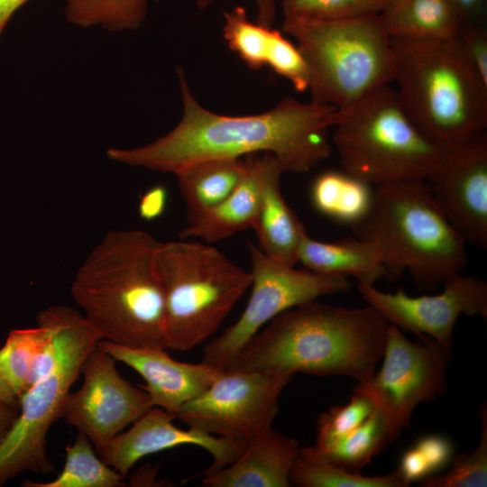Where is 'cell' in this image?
Masks as SVG:
<instances>
[{"instance_id": "cell-1", "label": "cell", "mask_w": 487, "mask_h": 487, "mask_svg": "<svg viewBox=\"0 0 487 487\" xmlns=\"http://www.w3.org/2000/svg\"><path fill=\"white\" fill-rule=\"evenodd\" d=\"M177 75L183 104L179 123L144 146L107 149L109 160L176 174L199 161L241 158L262 152L275 156L284 172L302 174L329 156V131L341 115L336 108L287 96L262 114L217 115L196 100L182 68L177 69Z\"/></svg>"}, {"instance_id": "cell-2", "label": "cell", "mask_w": 487, "mask_h": 487, "mask_svg": "<svg viewBox=\"0 0 487 487\" xmlns=\"http://www.w3.org/2000/svg\"><path fill=\"white\" fill-rule=\"evenodd\" d=\"M388 326L369 305L343 308L315 299L271 319L225 370L343 375L363 383L382 358Z\"/></svg>"}, {"instance_id": "cell-3", "label": "cell", "mask_w": 487, "mask_h": 487, "mask_svg": "<svg viewBox=\"0 0 487 487\" xmlns=\"http://www.w3.org/2000/svg\"><path fill=\"white\" fill-rule=\"evenodd\" d=\"M160 243L142 230H109L78 269L71 297L101 340L166 349L164 297L154 269Z\"/></svg>"}, {"instance_id": "cell-4", "label": "cell", "mask_w": 487, "mask_h": 487, "mask_svg": "<svg viewBox=\"0 0 487 487\" xmlns=\"http://www.w3.org/2000/svg\"><path fill=\"white\" fill-rule=\"evenodd\" d=\"M370 244L391 279L409 271L422 289L462 273L465 241L447 219L426 179L374 188L365 216L352 226Z\"/></svg>"}, {"instance_id": "cell-5", "label": "cell", "mask_w": 487, "mask_h": 487, "mask_svg": "<svg viewBox=\"0 0 487 487\" xmlns=\"http://www.w3.org/2000/svg\"><path fill=\"white\" fill-rule=\"evenodd\" d=\"M391 40L396 90L412 120L429 140L448 150L485 132L487 84L455 36Z\"/></svg>"}, {"instance_id": "cell-6", "label": "cell", "mask_w": 487, "mask_h": 487, "mask_svg": "<svg viewBox=\"0 0 487 487\" xmlns=\"http://www.w3.org/2000/svg\"><path fill=\"white\" fill-rule=\"evenodd\" d=\"M309 69L312 102L345 110L393 82L395 55L379 13L332 21L284 19Z\"/></svg>"}, {"instance_id": "cell-7", "label": "cell", "mask_w": 487, "mask_h": 487, "mask_svg": "<svg viewBox=\"0 0 487 487\" xmlns=\"http://www.w3.org/2000/svg\"><path fill=\"white\" fill-rule=\"evenodd\" d=\"M340 112L332 142L342 170L373 188L427 179L446 152L422 133L390 85Z\"/></svg>"}, {"instance_id": "cell-8", "label": "cell", "mask_w": 487, "mask_h": 487, "mask_svg": "<svg viewBox=\"0 0 487 487\" xmlns=\"http://www.w3.org/2000/svg\"><path fill=\"white\" fill-rule=\"evenodd\" d=\"M154 269L164 297L165 347L176 351L208 341L252 283L251 271L198 242H161Z\"/></svg>"}, {"instance_id": "cell-9", "label": "cell", "mask_w": 487, "mask_h": 487, "mask_svg": "<svg viewBox=\"0 0 487 487\" xmlns=\"http://www.w3.org/2000/svg\"><path fill=\"white\" fill-rule=\"evenodd\" d=\"M49 309L58 324V357L51 371L19 397L17 419L0 444V486L23 472L55 471L47 454L48 432L60 418L85 358L101 340L79 311L63 305Z\"/></svg>"}, {"instance_id": "cell-10", "label": "cell", "mask_w": 487, "mask_h": 487, "mask_svg": "<svg viewBox=\"0 0 487 487\" xmlns=\"http://www.w3.org/2000/svg\"><path fill=\"white\" fill-rule=\"evenodd\" d=\"M409 340L402 330L389 324L381 370L354 392L368 399L382 417L388 444L408 428L416 407L447 391L451 346L429 337Z\"/></svg>"}, {"instance_id": "cell-11", "label": "cell", "mask_w": 487, "mask_h": 487, "mask_svg": "<svg viewBox=\"0 0 487 487\" xmlns=\"http://www.w3.org/2000/svg\"><path fill=\"white\" fill-rule=\"evenodd\" d=\"M252 292L239 318L204 348L203 362L225 370L265 325L283 311L326 295L347 291L348 277L298 270L249 244Z\"/></svg>"}, {"instance_id": "cell-12", "label": "cell", "mask_w": 487, "mask_h": 487, "mask_svg": "<svg viewBox=\"0 0 487 487\" xmlns=\"http://www.w3.org/2000/svg\"><path fill=\"white\" fill-rule=\"evenodd\" d=\"M293 375L224 370L202 393L174 414L205 433L249 441L272 428L280 396Z\"/></svg>"}, {"instance_id": "cell-13", "label": "cell", "mask_w": 487, "mask_h": 487, "mask_svg": "<svg viewBox=\"0 0 487 487\" xmlns=\"http://www.w3.org/2000/svg\"><path fill=\"white\" fill-rule=\"evenodd\" d=\"M115 362L97 343L81 365L82 385L67 394L60 414L88 437L99 456L116 435L152 408L148 393L123 378Z\"/></svg>"}, {"instance_id": "cell-14", "label": "cell", "mask_w": 487, "mask_h": 487, "mask_svg": "<svg viewBox=\"0 0 487 487\" xmlns=\"http://www.w3.org/2000/svg\"><path fill=\"white\" fill-rule=\"evenodd\" d=\"M442 285L440 293L418 297H411L401 289L381 291L370 284H358L357 289L389 324L419 338L429 337L451 346L456 321L462 315L487 317V283L460 273Z\"/></svg>"}, {"instance_id": "cell-15", "label": "cell", "mask_w": 487, "mask_h": 487, "mask_svg": "<svg viewBox=\"0 0 487 487\" xmlns=\"http://www.w3.org/2000/svg\"><path fill=\"white\" fill-rule=\"evenodd\" d=\"M426 181L436 203L465 243L486 249V132L446 150Z\"/></svg>"}, {"instance_id": "cell-16", "label": "cell", "mask_w": 487, "mask_h": 487, "mask_svg": "<svg viewBox=\"0 0 487 487\" xmlns=\"http://www.w3.org/2000/svg\"><path fill=\"white\" fill-rule=\"evenodd\" d=\"M174 419L172 413L161 408H151L128 430L122 431L109 442L101 459L126 476L133 464L146 455L192 445L205 449L211 455V465L202 473H208L234 461L247 443L210 435L193 427L181 429L173 424Z\"/></svg>"}, {"instance_id": "cell-17", "label": "cell", "mask_w": 487, "mask_h": 487, "mask_svg": "<svg viewBox=\"0 0 487 487\" xmlns=\"http://www.w3.org/2000/svg\"><path fill=\"white\" fill-rule=\"evenodd\" d=\"M98 345L143 378L145 385L141 387L148 393L152 407L173 415L207 389L224 371L205 362L177 361L160 346L127 347L106 340H100Z\"/></svg>"}, {"instance_id": "cell-18", "label": "cell", "mask_w": 487, "mask_h": 487, "mask_svg": "<svg viewBox=\"0 0 487 487\" xmlns=\"http://www.w3.org/2000/svg\"><path fill=\"white\" fill-rule=\"evenodd\" d=\"M300 446L298 440L271 428L247 441L226 466L201 473L207 487H289Z\"/></svg>"}, {"instance_id": "cell-19", "label": "cell", "mask_w": 487, "mask_h": 487, "mask_svg": "<svg viewBox=\"0 0 487 487\" xmlns=\"http://www.w3.org/2000/svg\"><path fill=\"white\" fill-rule=\"evenodd\" d=\"M36 320L35 327L10 331L0 348V370L18 400L51 371L59 354L58 324L49 308Z\"/></svg>"}, {"instance_id": "cell-20", "label": "cell", "mask_w": 487, "mask_h": 487, "mask_svg": "<svg viewBox=\"0 0 487 487\" xmlns=\"http://www.w3.org/2000/svg\"><path fill=\"white\" fill-rule=\"evenodd\" d=\"M263 180L260 208L253 225L259 248L267 256L294 266L300 244L307 235L300 220L289 207L280 189L284 170L271 153L262 156Z\"/></svg>"}, {"instance_id": "cell-21", "label": "cell", "mask_w": 487, "mask_h": 487, "mask_svg": "<svg viewBox=\"0 0 487 487\" xmlns=\"http://www.w3.org/2000/svg\"><path fill=\"white\" fill-rule=\"evenodd\" d=\"M246 172L238 187L220 204L204 213L180 233L181 238L198 237L211 244L253 227L262 196V156H245Z\"/></svg>"}, {"instance_id": "cell-22", "label": "cell", "mask_w": 487, "mask_h": 487, "mask_svg": "<svg viewBox=\"0 0 487 487\" xmlns=\"http://www.w3.org/2000/svg\"><path fill=\"white\" fill-rule=\"evenodd\" d=\"M298 262L315 272L353 276L359 284L374 285L387 275L374 248L356 237L328 243L307 234L300 244Z\"/></svg>"}, {"instance_id": "cell-23", "label": "cell", "mask_w": 487, "mask_h": 487, "mask_svg": "<svg viewBox=\"0 0 487 487\" xmlns=\"http://www.w3.org/2000/svg\"><path fill=\"white\" fill-rule=\"evenodd\" d=\"M246 168L245 159L226 157L199 161L177 172L188 222L224 201L241 183Z\"/></svg>"}, {"instance_id": "cell-24", "label": "cell", "mask_w": 487, "mask_h": 487, "mask_svg": "<svg viewBox=\"0 0 487 487\" xmlns=\"http://www.w3.org/2000/svg\"><path fill=\"white\" fill-rule=\"evenodd\" d=\"M379 14L391 39H447L461 27L449 0H391Z\"/></svg>"}, {"instance_id": "cell-25", "label": "cell", "mask_w": 487, "mask_h": 487, "mask_svg": "<svg viewBox=\"0 0 487 487\" xmlns=\"http://www.w3.org/2000/svg\"><path fill=\"white\" fill-rule=\"evenodd\" d=\"M309 193L319 214L353 226L370 209L374 188L343 170H328L314 179Z\"/></svg>"}, {"instance_id": "cell-26", "label": "cell", "mask_w": 487, "mask_h": 487, "mask_svg": "<svg viewBox=\"0 0 487 487\" xmlns=\"http://www.w3.org/2000/svg\"><path fill=\"white\" fill-rule=\"evenodd\" d=\"M298 487H407L409 483L397 468L382 476H365L324 459L314 446L299 448L289 474Z\"/></svg>"}, {"instance_id": "cell-27", "label": "cell", "mask_w": 487, "mask_h": 487, "mask_svg": "<svg viewBox=\"0 0 487 487\" xmlns=\"http://www.w3.org/2000/svg\"><path fill=\"white\" fill-rule=\"evenodd\" d=\"M125 476L106 464L96 455L93 445L78 432L72 444L66 446V458L60 474L49 482H24V487H124Z\"/></svg>"}, {"instance_id": "cell-28", "label": "cell", "mask_w": 487, "mask_h": 487, "mask_svg": "<svg viewBox=\"0 0 487 487\" xmlns=\"http://www.w3.org/2000/svg\"><path fill=\"white\" fill-rule=\"evenodd\" d=\"M388 445L382 417L374 409L352 432L325 446L314 445V447L326 461L360 473V469Z\"/></svg>"}, {"instance_id": "cell-29", "label": "cell", "mask_w": 487, "mask_h": 487, "mask_svg": "<svg viewBox=\"0 0 487 487\" xmlns=\"http://www.w3.org/2000/svg\"><path fill=\"white\" fill-rule=\"evenodd\" d=\"M68 22L83 28L100 25L109 32L135 30L143 23L149 0H65Z\"/></svg>"}, {"instance_id": "cell-30", "label": "cell", "mask_w": 487, "mask_h": 487, "mask_svg": "<svg viewBox=\"0 0 487 487\" xmlns=\"http://www.w3.org/2000/svg\"><path fill=\"white\" fill-rule=\"evenodd\" d=\"M224 16L223 37L228 48L252 69L267 66L276 30L251 22L243 6L225 12Z\"/></svg>"}, {"instance_id": "cell-31", "label": "cell", "mask_w": 487, "mask_h": 487, "mask_svg": "<svg viewBox=\"0 0 487 487\" xmlns=\"http://www.w3.org/2000/svg\"><path fill=\"white\" fill-rule=\"evenodd\" d=\"M481 436L473 451L463 453L454 458L449 471L438 476H427L421 480V487H485L487 485V408L480 409Z\"/></svg>"}, {"instance_id": "cell-32", "label": "cell", "mask_w": 487, "mask_h": 487, "mask_svg": "<svg viewBox=\"0 0 487 487\" xmlns=\"http://www.w3.org/2000/svg\"><path fill=\"white\" fill-rule=\"evenodd\" d=\"M373 409L368 399L354 392L348 404L334 406L319 416L315 445L325 446L352 432Z\"/></svg>"}, {"instance_id": "cell-33", "label": "cell", "mask_w": 487, "mask_h": 487, "mask_svg": "<svg viewBox=\"0 0 487 487\" xmlns=\"http://www.w3.org/2000/svg\"><path fill=\"white\" fill-rule=\"evenodd\" d=\"M284 19L332 22L372 12L363 0H281Z\"/></svg>"}, {"instance_id": "cell-34", "label": "cell", "mask_w": 487, "mask_h": 487, "mask_svg": "<svg viewBox=\"0 0 487 487\" xmlns=\"http://www.w3.org/2000/svg\"><path fill=\"white\" fill-rule=\"evenodd\" d=\"M267 66L288 79L297 91L303 92L308 88L309 69L304 55L298 45L293 44L278 30L275 31Z\"/></svg>"}, {"instance_id": "cell-35", "label": "cell", "mask_w": 487, "mask_h": 487, "mask_svg": "<svg viewBox=\"0 0 487 487\" xmlns=\"http://www.w3.org/2000/svg\"><path fill=\"white\" fill-rule=\"evenodd\" d=\"M455 37L475 71L487 84V30L483 22L462 25Z\"/></svg>"}, {"instance_id": "cell-36", "label": "cell", "mask_w": 487, "mask_h": 487, "mask_svg": "<svg viewBox=\"0 0 487 487\" xmlns=\"http://www.w3.org/2000/svg\"><path fill=\"white\" fill-rule=\"evenodd\" d=\"M169 194L166 187L157 184L147 188L139 198L138 215L147 222L161 217L166 211Z\"/></svg>"}, {"instance_id": "cell-37", "label": "cell", "mask_w": 487, "mask_h": 487, "mask_svg": "<svg viewBox=\"0 0 487 487\" xmlns=\"http://www.w3.org/2000/svg\"><path fill=\"white\" fill-rule=\"evenodd\" d=\"M415 446L427 463L431 473L445 466L452 453L449 442L441 436H425Z\"/></svg>"}, {"instance_id": "cell-38", "label": "cell", "mask_w": 487, "mask_h": 487, "mask_svg": "<svg viewBox=\"0 0 487 487\" xmlns=\"http://www.w3.org/2000/svg\"><path fill=\"white\" fill-rule=\"evenodd\" d=\"M398 469L409 483L431 474L427 463L416 446L409 448L403 454Z\"/></svg>"}, {"instance_id": "cell-39", "label": "cell", "mask_w": 487, "mask_h": 487, "mask_svg": "<svg viewBox=\"0 0 487 487\" xmlns=\"http://www.w3.org/2000/svg\"><path fill=\"white\" fill-rule=\"evenodd\" d=\"M461 26L483 22L486 0H449Z\"/></svg>"}, {"instance_id": "cell-40", "label": "cell", "mask_w": 487, "mask_h": 487, "mask_svg": "<svg viewBox=\"0 0 487 487\" xmlns=\"http://www.w3.org/2000/svg\"><path fill=\"white\" fill-rule=\"evenodd\" d=\"M216 0H196V4L200 9L209 6ZM257 9L256 23L271 28L276 17V0H253Z\"/></svg>"}, {"instance_id": "cell-41", "label": "cell", "mask_w": 487, "mask_h": 487, "mask_svg": "<svg viewBox=\"0 0 487 487\" xmlns=\"http://www.w3.org/2000/svg\"><path fill=\"white\" fill-rule=\"evenodd\" d=\"M19 414V405L0 401V444L5 438Z\"/></svg>"}, {"instance_id": "cell-42", "label": "cell", "mask_w": 487, "mask_h": 487, "mask_svg": "<svg viewBox=\"0 0 487 487\" xmlns=\"http://www.w3.org/2000/svg\"><path fill=\"white\" fill-rule=\"evenodd\" d=\"M28 0H0V36L9 20Z\"/></svg>"}, {"instance_id": "cell-43", "label": "cell", "mask_w": 487, "mask_h": 487, "mask_svg": "<svg viewBox=\"0 0 487 487\" xmlns=\"http://www.w3.org/2000/svg\"><path fill=\"white\" fill-rule=\"evenodd\" d=\"M0 401L19 405V400L0 370Z\"/></svg>"}, {"instance_id": "cell-44", "label": "cell", "mask_w": 487, "mask_h": 487, "mask_svg": "<svg viewBox=\"0 0 487 487\" xmlns=\"http://www.w3.org/2000/svg\"><path fill=\"white\" fill-rule=\"evenodd\" d=\"M369 9L373 13L381 12L391 0H363Z\"/></svg>"}]
</instances>
